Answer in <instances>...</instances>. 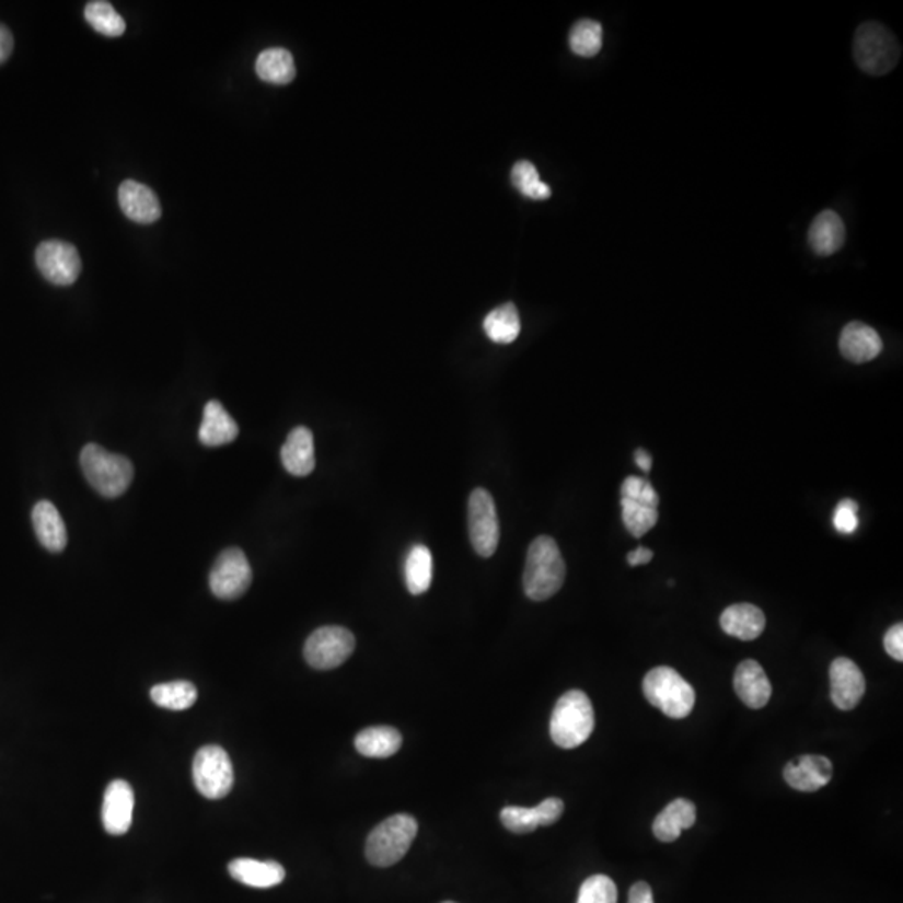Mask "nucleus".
<instances>
[{
	"label": "nucleus",
	"instance_id": "f704fd0d",
	"mask_svg": "<svg viewBox=\"0 0 903 903\" xmlns=\"http://www.w3.org/2000/svg\"><path fill=\"white\" fill-rule=\"evenodd\" d=\"M578 903H617L616 883L606 876H592L579 890Z\"/></svg>",
	"mask_w": 903,
	"mask_h": 903
},
{
	"label": "nucleus",
	"instance_id": "0eeeda50",
	"mask_svg": "<svg viewBox=\"0 0 903 903\" xmlns=\"http://www.w3.org/2000/svg\"><path fill=\"white\" fill-rule=\"evenodd\" d=\"M193 782L208 800L228 797L234 785V769L227 751L217 744L199 748L193 760Z\"/></svg>",
	"mask_w": 903,
	"mask_h": 903
},
{
	"label": "nucleus",
	"instance_id": "f03ea898",
	"mask_svg": "<svg viewBox=\"0 0 903 903\" xmlns=\"http://www.w3.org/2000/svg\"><path fill=\"white\" fill-rule=\"evenodd\" d=\"M81 468L85 481L107 499L123 496L135 477V467L128 458L113 454L96 443H88L82 449Z\"/></svg>",
	"mask_w": 903,
	"mask_h": 903
},
{
	"label": "nucleus",
	"instance_id": "79ce46f5",
	"mask_svg": "<svg viewBox=\"0 0 903 903\" xmlns=\"http://www.w3.org/2000/svg\"><path fill=\"white\" fill-rule=\"evenodd\" d=\"M635 461H636V464H638V467L641 468L642 472L651 471L652 459H651V455H649L648 450H645V449L636 450Z\"/></svg>",
	"mask_w": 903,
	"mask_h": 903
},
{
	"label": "nucleus",
	"instance_id": "1a4fd4ad",
	"mask_svg": "<svg viewBox=\"0 0 903 903\" xmlns=\"http://www.w3.org/2000/svg\"><path fill=\"white\" fill-rule=\"evenodd\" d=\"M468 535L481 557H493L499 546L500 528L496 502L486 489H475L468 497Z\"/></svg>",
	"mask_w": 903,
	"mask_h": 903
},
{
	"label": "nucleus",
	"instance_id": "f8f14e48",
	"mask_svg": "<svg viewBox=\"0 0 903 903\" xmlns=\"http://www.w3.org/2000/svg\"><path fill=\"white\" fill-rule=\"evenodd\" d=\"M865 676L852 659L836 658L830 664V696L842 711H850L865 695Z\"/></svg>",
	"mask_w": 903,
	"mask_h": 903
},
{
	"label": "nucleus",
	"instance_id": "6e6552de",
	"mask_svg": "<svg viewBox=\"0 0 903 903\" xmlns=\"http://www.w3.org/2000/svg\"><path fill=\"white\" fill-rule=\"evenodd\" d=\"M354 651L355 636L347 627L323 626L313 630L306 639L303 655L310 667L328 671L341 667Z\"/></svg>",
	"mask_w": 903,
	"mask_h": 903
},
{
	"label": "nucleus",
	"instance_id": "cd10ccee",
	"mask_svg": "<svg viewBox=\"0 0 903 903\" xmlns=\"http://www.w3.org/2000/svg\"><path fill=\"white\" fill-rule=\"evenodd\" d=\"M484 332L494 344L507 345L518 340L521 319L514 303H506L493 310L484 320Z\"/></svg>",
	"mask_w": 903,
	"mask_h": 903
},
{
	"label": "nucleus",
	"instance_id": "f3484780",
	"mask_svg": "<svg viewBox=\"0 0 903 903\" xmlns=\"http://www.w3.org/2000/svg\"><path fill=\"white\" fill-rule=\"evenodd\" d=\"M840 351L852 363L876 360L883 350V341L876 328L861 322L848 323L840 334Z\"/></svg>",
	"mask_w": 903,
	"mask_h": 903
},
{
	"label": "nucleus",
	"instance_id": "72a5a7b5",
	"mask_svg": "<svg viewBox=\"0 0 903 903\" xmlns=\"http://www.w3.org/2000/svg\"><path fill=\"white\" fill-rule=\"evenodd\" d=\"M510 180H512L514 188L525 198L537 199V201L539 199L551 198L549 186L542 183L537 167L529 161L516 163L512 173H510Z\"/></svg>",
	"mask_w": 903,
	"mask_h": 903
},
{
	"label": "nucleus",
	"instance_id": "7ed1b4c3",
	"mask_svg": "<svg viewBox=\"0 0 903 903\" xmlns=\"http://www.w3.org/2000/svg\"><path fill=\"white\" fill-rule=\"evenodd\" d=\"M594 708L582 691H567L551 716V738L564 750L581 746L594 731Z\"/></svg>",
	"mask_w": 903,
	"mask_h": 903
},
{
	"label": "nucleus",
	"instance_id": "393cba45",
	"mask_svg": "<svg viewBox=\"0 0 903 903\" xmlns=\"http://www.w3.org/2000/svg\"><path fill=\"white\" fill-rule=\"evenodd\" d=\"M810 248L820 256H830L838 252L845 243V224L835 211H823L811 223L808 231Z\"/></svg>",
	"mask_w": 903,
	"mask_h": 903
},
{
	"label": "nucleus",
	"instance_id": "5701e85b",
	"mask_svg": "<svg viewBox=\"0 0 903 903\" xmlns=\"http://www.w3.org/2000/svg\"><path fill=\"white\" fill-rule=\"evenodd\" d=\"M240 429L236 420L228 414L227 408L218 401L208 402L202 412L201 427H199V442L206 447H221L233 442Z\"/></svg>",
	"mask_w": 903,
	"mask_h": 903
},
{
	"label": "nucleus",
	"instance_id": "9b49d317",
	"mask_svg": "<svg viewBox=\"0 0 903 903\" xmlns=\"http://www.w3.org/2000/svg\"><path fill=\"white\" fill-rule=\"evenodd\" d=\"M36 263L43 277L56 287H69L81 275V256L76 246L60 240L44 241L37 246Z\"/></svg>",
	"mask_w": 903,
	"mask_h": 903
},
{
	"label": "nucleus",
	"instance_id": "c756f323",
	"mask_svg": "<svg viewBox=\"0 0 903 903\" xmlns=\"http://www.w3.org/2000/svg\"><path fill=\"white\" fill-rule=\"evenodd\" d=\"M151 699L161 708L185 711L195 705L198 691L189 681H173V683L157 684L151 690Z\"/></svg>",
	"mask_w": 903,
	"mask_h": 903
},
{
	"label": "nucleus",
	"instance_id": "a878e982",
	"mask_svg": "<svg viewBox=\"0 0 903 903\" xmlns=\"http://www.w3.org/2000/svg\"><path fill=\"white\" fill-rule=\"evenodd\" d=\"M402 746L401 731L392 727H372L355 737V748L367 759H389Z\"/></svg>",
	"mask_w": 903,
	"mask_h": 903
},
{
	"label": "nucleus",
	"instance_id": "423d86ee",
	"mask_svg": "<svg viewBox=\"0 0 903 903\" xmlns=\"http://www.w3.org/2000/svg\"><path fill=\"white\" fill-rule=\"evenodd\" d=\"M417 832V820L407 813L383 820L367 838V860L375 867H392L407 855Z\"/></svg>",
	"mask_w": 903,
	"mask_h": 903
},
{
	"label": "nucleus",
	"instance_id": "2f4dec72",
	"mask_svg": "<svg viewBox=\"0 0 903 903\" xmlns=\"http://www.w3.org/2000/svg\"><path fill=\"white\" fill-rule=\"evenodd\" d=\"M569 46L581 57H594L602 47V25L592 19H581L570 28Z\"/></svg>",
	"mask_w": 903,
	"mask_h": 903
},
{
	"label": "nucleus",
	"instance_id": "7c9ffc66",
	"mask_svg": "<svg viewBox=\"0 0 903 903\" xmlns=\"http://www.w3.org/2000/svg\"><path fill=\"white\" fill-rule=\"evenodd\" d=\"M85 21L93 25L94 31L107 37H119L125 34L126 22L119 12L104 0L89 2L84 9Z\"/></svg>",
	"mask_w": 903,
	"mask_h": 903
},
{
	"label": "nucleus",
	"instance_id": "20e7f679",
	"mask_svg": "<svg viewBox=\"0 0 903 903\" xmlns=\"http://www.w3.org/2000/svg\"><path fill=\"white\" fill-rule=\"evenodd\" d=\"M642 693L668 718H686L695 708V687L670 667H658L649 671L642 681Z\"/></svg>",
	"mask_w": 903,
	"mask_h": 903
},
{
	"label": "nucleus",
	"instance_id": "9d476101",
	"mask_svg": "<svg viewBox=\"0 0 903 903\" xmlns=\"http://www.w3.org/2000/svg\"><path fill=\"white\" fill-rule=\"evenodd\" d=\"M253 572L248 557L238 547L223 551L209 575V588L218 599L233 601L241 598L252 586Z\"/></svg>",
	"mask_w": 903,
	"mask_h": 903
},
{
	"label": "nucleus",
	"instance_id": "4468645a",
	"mask_svg": "<svg viewBox=\"0 0 903 903\" xmlns=\"http://www.w3.org/2000/svg\"><path fill=\"white\" fill-rule=\"evenodd\" d=\"M564 811L563 800L547 798L535 808L506 807L500 811V822L509 832L531 833L541 825H553L560 819Z\"/></svg>",
	"mask_w": 903,
	"mask_h": 903
},
{
	"label": "nucleus",
	"instance_id": "c85d7f7f",
	"mask_svg": "<svg viewBox=\"0 0 903 903\" xmlns=\"http://www.w3.org/2000/svg\"><path fill=\"white\" fill-rule=\"evenodd\" d=\"M433 563L429 547L415 546L405 560V582L410 594L420 595L432 584Z\"/></svg>",
	"mask_w": 903,
	"mask_h": 903
},
{
	"label": "nucleus",
	"instance_id": "c9c22d12",
	"mask_svg": "<svg viewBox=\"0 0 903 903\" xmlns=\"http://www.w3.org/2000/svg\"><path fill=\"white\" fill-rule=\"evenodd\" d=\"M621 497L658 509L659 496L655 487L651 486V482L642 477H636V475H630L623 482Z\"/></svg>",
	"mask_w": 903,
	"mask_h": 903
},
{
	"label": "nucleus",
	"instance_id": "f257e3e1",
	"mask_svg": "<svg viewBox=\"0 0 903 903\" xmlns=\"http://www.w3.org/2000/svg\"><path fill=\"white\" fill-rule=\"evenodd\" d=\"M566 563L557 542L549 535L534 539L528 551L524 591L532 601H547L563 588Z\"/></svg>",
	"mask_w": 903,
	"mask_h": 903
},
{
	"label": "nucleus",
	"instance_id": "37998d69",
	"mask_svg": "<svg viewBox=\"0 0 903 903\" xmlns=\"http://www.w3.org/2000/svg\"><path fill=\"white\" fill-rule=\"evenodd\" d=\"M443 903H455V902H443Z\"/></svg>",
	"mask_w": 903,
	"mask_h": 903
},
{
	"label": "nucleus",
	"instance_id": "4be33fe9",
	"mask_svg": "<svg viewBox=\"0 0 903 903\" xmlns=\"http://www.w3.org/2000/svg\"><path fill=\"white\" fill-rule=\"evenodd\" d=\"M33 524L37 539L49 553H62L66 549L68 529L53 502L40 500L34 506Z\"/></svg>",
	"mask_w": 903,
	"mask_h": 903
},
{
	"label": "nucleus",
	"instance_id": "39448f33",
	"mask_svg": "<svg viewBox=\"0 0 903 903\" xmlns=\"http://www.w3.org/2000/svg\"><path fill=\"white\" fill-rule=\"evenodd\" d=\"M900 54H902V47L885 25L870 21L857 28L854 56L861 71L867 74H889L899 65Z\"/></svg>",
	"mask_w": 903,
	"mask_h": 903
},
{
	"label": "nucleus",
	"instance_id": "bb28decb",
	"mask_svg": "<svg viewBox=\"0 0 903 903\" xmlns=\"http://www.w3.org/2000/svg\"><path fill=\"white\" fill-rule=\"evenodd\" d=\"M255 68L262 81L275 85L290 84L297 76L293 56L283 47L263 50L256 59Z\"/></svg>",
	"mask_w": 903,
	"mask_h": 903
},
{
	"label": "nucleus",
	"instance_id": "aec40b11",
	"mask_svg": "<svg viewBox=\"0 0 903 903\" xmlns=\"http://www.w3.org/2000/svg\"><path fill=\"white\" fill-rule=\"evenodd\" d=\"M719 624H721V629L733 638L741 639V641H755L765 630L766 617L760 607L748 604V602H740L722 611Z\"/></svg>",
	"mask_w": 903,
	"mask_h": 903
},
{
	"label": "nucleus",
	"instance_id": "a211bd4d",
	"mask_svg": "<svg viewBox=\"0 0 903 903\" xmlns=\"http://www.w3.org/2000/svg\"><path fill=\"white\" fill-rule=\"evenodd\" d=\"M734 691L748 708L760 709L772 698V683L760 662L746 659L734 671Z\"/></svg>",
	"mask_w": 903,
	"mask_h": 903
},
{
	"label": "nucleus",
	"instance_id": "58836bf2",
	"mask_svg": "<svg viewBox=\"0 0 903 903\" xmlns=\"http://www.w3.org/2000/svg\"><path fill=\"white\" fill-rule=\"evenodd\" d=\"M627 903H655L651 887L646 882H636L630 887Z\"/></svg>",
	"mask_w": 903,
	"mask_h": 903
},
{
	"label": "nucleus",
	"instance_id": "473e14b6",
	"mask_svg": "<svg viewBox=\"0 0 903 903\" xmlns=\"http://www.w3.org/2000/svg\"><path fill=\"white\" fill-rule=\"evenodd\" d=\"M623 507V522L633 537L641 539L658 524V509L635 502V500L621 499Z\"/></svg>",
	"mask_w": 903,
	"mask_h": 903
},
{
	"label": "nucleus",
	"instance_id": "2eb2a0df",
	"mask_svg": "<svg viewBox=\"0 0 903 903\" xmlns=\"http://www.w3.org/2000/svg\"><path fill=\"white\" fill-rule=\"evenodd\" d=\"M783 776L794 790L811 794L822 790L832 782L833 766L825 756L804 755L788 763Z\"/></svg>",
	"mask_w": 903,
	"mask_h": 903
},
{
	"label": "nucleus",
	"instance_id": "e433bc0d",
	"mask_svg": "<svg viewBox=\"0 0 903 903\" xmlns=\"http://www.w3.org/2000/svg\"><path fill=\"white\" fill-rule=\"evenodd\" d=\"M833 525L842 534H852L858 528V503L852 499L842 500L833 512Z\"/></svg>",
	"mask_w": 903,
	"mask_h": 903
},
{
	"label": "nucleus",
	"instance_id": "a19ab883",
	"mask_svg": "<svg viewBox=\"0 0 903 903\" xmlns=\"http://www.w3.org/2000/svg\"><path fill=\"white\" fill-rule=\"evenodd\" d=\"M652 557H655V554H652L651 549L639 546L638 549L627 554V564H629V566H645V564L651 563Z\"/></svg>",
	"mask_w": 903,
	"mask_h": 903
},
{
	"label": "nucleus",
	"instance_id": "6ab92c4d",
	"mask_svg": "<svg viewBox=\"0 0 903 903\" xmlns=\"http://www.w3.org/2000/svg\"><path fill=\"white\" fill-rule=\"evenodd\" d=\"M281 462L288 474L306 477L315 471V443L312 430L297 427L281 447Z\"/></svg>",
	"mask_w": 903,
	"mask_h": 903
},
{
	"label": "nucleus",
	"instance_id": "ea45409f",
	"mask_svg": "<svg viewBox=\"0 0 903 903\" xmlns=\"http://www.w3.org/2000/svg\"><path fill=\"white\" fill-rule=\"evenodd\" d=\"M14 49V37L5 25L0 24V65L9 59Z\"/></svg>",
	"mask_w": 903,
	"mask_h": 903
},
{
	"label": "nucleus",
	"instance_id": "4c0bfd02",
	"mask_svg": "<svg viewBox=\"0 0 903 903\" xmlns=\"http://www.w3.org/2000/svg\"><path fill=\"white\" fill-rule=\"evenodd\" d=\"M883 646H885V651L889 652L890 658L896 659V661H903L902 624H893V626L887 630L885 638H883Z\"/></svg>",
	"mask_w": 903,
	"mask_h": 903
},
{
	"label": "nucleus",
	"instance_id": "412c9836",
	"mask_svg": "<svg viewBox=\"0 0 903 903\" xmlns=\"http://www.w3.org/2000/svg\"><path fill=\"white\" fill-rule=\"evenodd\" d=\"M230 876L243 885L255 889H271L280 885L287 877V871L278 861H259L253 858H236L228 865Z\"/></svg>",
	"mask_w": 903,
	"mask_h": 903
},
{
	"label": "nucleus",
	"instance_id": "ddd939ff",
	"mask_svg": "<svg viewBox=\"0 0 903 903\" xmlns=\"http://www.w3.org/2000/svg\"><path fill=\"white\" fill-rule=\"evenodd\" d=\"M135 791L125 779H114L104 794L103 823L111 835H125L131 829Z\"/></svg>",
	"mask_w": 903,
	"mask_h": 903
},
{
	"label": "nucleus",
	"instance_id": "b1692460",
	"mask_svg": "<svg viewBox=\"0 0 903 903\" xmlns=\"http://www.w3.org/2000/svg\"><path fill=\"white\" fill-rule=\"evenodd\" d=\"M696 822V807L686 798L671 801L664 810L656 817L652 823V833L662 843H671L680 838L683 830L691 829Z\"/></svg>",
	"mask_w": 903,
	"mask_h": 903
},
{
	"label": "nucleus",
	"instance_id": "dca6fc26",
	"mask_svg": "<svg viewBox=\"0 0 903 903\" xmlns=\"http://www.w3.org/2000/svg\"><path fill=\"white\" fill-rule=\"evenodd\" d=\"M119 206L123 213L135 223L151 224L161 218V205L157 193L135 180L119 186Z\"/></svg>",
	"mask_w": 903,
	"mask_h": 903
}]
</instances>
